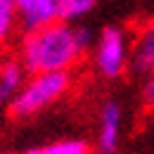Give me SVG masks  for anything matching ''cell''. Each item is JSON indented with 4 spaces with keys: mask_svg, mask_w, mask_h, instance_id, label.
I'll return each mask as SVG.
<instances>
[{
    "mask_svg": "<svg viewBox=\"0 0 154 154\" xmlns=\"http://www.w3.org/2000/svg\"><path fill=\"white\" fill-rule=\"evenodd\" d=\"M26 81V69L21 66L19 57H7L0 62V107L10 104Z\"/></svg>",
    "mask_w": 154,
    "mask_h": 154,
    "instance_id": "52a82bcc",
    "label": "cell"
},
{
    "mask_svg": "<svg viewBox=\"0 0 154 154\" xmlns=\"http://www.w3.org/2000/svg\"><path fill=\"white\" fill-rule=\"evenodd\" d=\"M19 29L24 33L45 29L57 21V0H14Z\"/></svg>",
    "mask_w": 154,
    "mask_h": 154,
    "instance_id": "5b68a950",
    "label": "cell"
},
{
    "mask_svg": "<svg viewBox=\"0 0 154 154\" xmlns=\"http://www.w3.org/2000/svg\"><path fill=\"white\" fill-rule=\"evenodd\" d=\"M93 62L100 76L109 78H121L126 74V69L131 66V43H128V33L121 26H104L95 38L93 45Z\"/></svg>",
    "mask_w": 154,
    "mask_h": 154,
    "instance_id": "3957f363",
    "label": "cell"
},
{
    "mask_svg": "<svg viewBox=\"0 0 154 154\" xmlns=\"http://www.w3.org/2000/svg\"><path fill=\"white\" fill-rule=\"evenodd\" d=\"M17 26H19L17 2L14 0H0V45L12 36V31Z\"/></svg>",
    "mask_w": 154,
    "mask_h": 154,
    "instance_id": "30bf717a",
    "label": "cell"
},
{
    "mask_svg": "<svg viewBox=\"0 0 154 154\" xmlns=\"http://www.w3.org/2000/svg\"><path fill=\"white\" fill-rule=\"evenodd\" d=\"M10 154H95V149L78 137H66V140H55L43 147H33L26 152H10Z\"/></svg>",
    "mask_w": 154,
    "mask_h": 154,
    "instance_id": "ba28073f",
    "label": "cell"
},
{
    "mask_svg": "<svg viewBox=\"0 0 154 154\" xmlns=\"http://www.w3.org/2000/svg\"><path fill=\"white\" fill-rule=\"evenodd\" d=\"M83 57L74 36V24L55 21L45 29L24 33L19 43V62L29 76L48 71H71Z\"/></svg>",
    "mask_w": 154,
    "mask_h": 154,
    "instance_id": "6da1fadb",
    "label": "cell"
},
{
    "mask_svg": "<svg viewBox=\"0 0 154 154\" xmlns=\"http://www.w3.org/2000/svg\"><path fill=\"white\" fill-rule=\"evenodd\" d=\"M71 71H48V74H36L24 81L17 97L7 104V114L14 121H26L36 114L52 107L71 88Z\"/></svg>",
    "mask_w": 154,
    "mask_h": 154,
    "instance_id": "7a4b0ae2",
    "label": "cell"
},
{
    "mask_svg": "<svg viewBox=\"0 0 154 154\" xmlns=\"http://www.w3.org/2000/svg\"><path fill=\"white\" fill-rule=\"evenodd\" d=\"M131 69L137 76L154 74V19L142 24L131 43Z\"/></svg>",
    "mask_w": 154,
    "mask_h": 154,
    "instance_id": "8992f818",
    "label": "cell"
},
{
    "mask_svg": "<svg viewBox=\"0 0 154 154\" xmlns=\"http://www.w3.org/2000/svg\"><path fill=\"white\" fill-rule=\"evenodd\" d=\"M121 128H123V109L116 100H107L100 107V126H97L95 154H119L121 149Z\"/></svg>",
    "mask_w": 154,
    "mask_h": 154,
    "instance_id": "277c9868",
    "label": "cell"
},
{
    "mask_svg": "<svg viewBox=\"0 0 154 154\" xmlns=\"http://www.w3.org/2000/svg\"><path fill=\"white\" fill-rule=\"evenodd\" d=\"M97 2L100 0H57V21L76 24L95 10Z\"/></svg>",
    "mask_w": 154,
    "mask_h": 154,
    "instance_id": "9c48e42d",
    "label": "cell"
},
{
    "mask_svg": "<svg viewBox=\"0 0 154 154\" xmlns=\"http://www.w3.org/2000/svg\"><path fill=\"white\" fill-rule=\"evenodd\" d=\"M140 100H142L145 109H154V74L152 76H145L142 90H140Z\"/></svg>",
    "mask_w": 154,
    "mask_h": 154,
    "instance_id": "8fae6325",
    "label": "cell"
}]
</instances>
